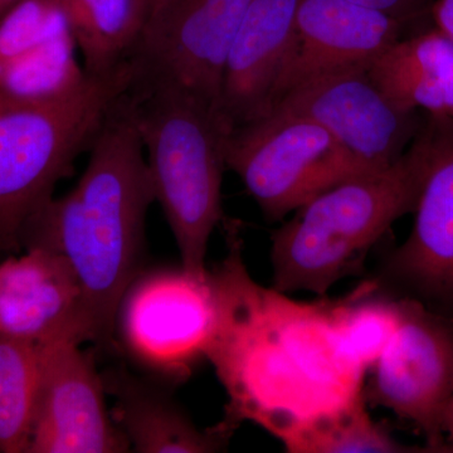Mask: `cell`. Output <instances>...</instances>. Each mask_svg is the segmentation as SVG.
<instances>
[{
    "instance_id": "cell-11",
    "label": "cell",
    "mask_w": 453,
    "mask_h": 453,
    "mask_svg": "<svg viewBox=\"0 0 453 453\" xmlns=\"http://www.w3.org/2000/svg\"><path fill=\"white\" fill-rule=\"evenodd\" d=\"M421 133L427 165L412 232L372 281L381 291L453 314V118L426 113Z\"/></svg>"
},
{
    "instance_id": "cell-24",
    "label": "cell",
    "mask_w": 453,
    "mask_h": 453,
    "mask_svg": "<svg viewBox=\"0 0 453 453\" xmlns=\"http://www.w3.org/2000/svg\"><path fill=\"white\" fill-rule=\"evenodd\" d=\"M434 28L453 41V0H436L431 9Z\"/></svg>"
},
{
    "instance_id": "cell-26",
    "label": "cell",
    "mask_w": 453,
    "mask_h": 453,
    "mask_svg": "<svg viewBox=\"0 0 453 453\" xmlns=\"http://www.w3.org/2000/svg\"><path fill=\"white\" fill-rule=\"evenodd\" d=\"M165 2L166 0H138L140 8H142V14L145 17V26Z\"/></svg>"
},
{
    "instance_id": "cell-4",
    "label": "cell",
    "mask_w": 453,
    "mask_h": 453,
    "mask_svg": "<svg viewBox=\"0 0 453 453\" xmlns=\"http://www.w3.org/2000/svg\"><path fill=\"white\" fill-rule=\"evenodd\" d=\"M136 122L159 203L192 275H208V244L225 220L226 148L231 129L219 113L180 89L134 86Z\"/></svg>"
},
{
    "instance_id": "cell-14",
    "label": "cell",
    "mask_w": 453,
    "mask_h": 453,
    "mask_svg": "<svg viewBox=\"0 0 453 453\" xmlns=\"http://www.w3.org/2000/svg\"><path fill=\"white\" fill-rule=\"evenodd\" d=\"M0 334L38 347L91 342L81 283L64 256L32 247L0 262Z\"/></svg>"
},
{
    "instance_id": "cell-18",
    "label": "cell",
    "mask_w": 453,
    "mask_h": 453,
    "mask_svg": "<svg viewBox=\"0 0 453 453\" xmlns=\"http://www.w3.org/2000/svg\"><path fill=\"white\" fill-rule=\"evenodd\" d=\"M88 74L110 73L129 59L144 31L138 0H62Z\"/></svg>"
},
{
    "instance_id": "cell-12",
    "label": "cell",
    "mask_w": 453,
    "mask_h": 453,
    "mask_svg": "<svg viewBox=\"0 0 453 453\" xmlns=\"http://www.w3.org/2000/svg\"><path fill=\"white\" fill-rule=\"evenodd\" d=\"M41 348V380L27 453H122L130 446L112 419L105 384L81 344Z\"/></svg>"
},
{
    "instance_id": "cell-7",
    "label": "cell",
    "mask_w": 453,
    "mask_h": 453,
    "mask_svg": "<svg viewBox=\"0 0 453 453\" xmlns=\"http://www.w3.org/2000/svg\"><path fill=\"white\" fill-rule=\"evenodd\" d=\"M398 305L395 335L366 372L365 402L411 423L427 452H445L441 426L453 395V314L408 296H398Z\"/></svg>"
},
{
    "instance_id": "cell-15",
    "label": "cell",
    "mask_w": 453,
    "mask_h": 453,
    "mask_svg": "<svg viewBox=\"0 0 453 453\" xmlns=\"http://www.w3.org/2000/svg\"><path fill=\"white\" fill-rule=\"evenodd\" d=\"M300 0H252L229 50L220 116L229 129L266 115L294 37Z\"/></svg>"
},
{
    "instance_id": "cell-21",
    "label": "cell",
    "mask_w": 453,
    "mask_h": 453,
    "mask_svg": "<svg viewBox=\"0 0 453 453\" xmlns=\"http://www.w3.org/2000/svg\"><path fill=\"white\" fill-rule=\"evenodd\" d=\"M333 314L342 339L369 371L398 326V296L380 290L371 280L348 296L333 300Z\"/></svg>"
},
{
    "instance_id": "cell-16",
    "label": "cell",
    "mask_w": 453,
    "mask_h": 453,
    "mask_svg": "<svg viewBox=\"0 0 453 453\" xmlns=\"http://www.w3.org/2000/svg\"><path fill=\"white\" fill-rule=\"evenodd\" d=\"M368 74L396 105L453 118V41L437 28L395 42Z\"/></svg>"
},
{
    "instance_id": "cell-10",
    "label": "cell",
    "mask_w": 453,
    "mask_h": 453,
    "mask_svg": "<svg viewBox=\"0 0 453 453\" xmlns=\"http://www.w3.org/2000/svg\"><path fill=\"white\" fill-rule=\"evenodd\" d=\"M216 320L210 271L198 277L180 266L136 277L122 300L116 326L142 365L181 378L205 359Z\"/></svg>"
},
{
    "instance_id": "cell-13",
    "label": "cell",
    "mask_w": 453,
    "mask_h": 453,
    "mask_svg": "<svg viewBox=\"0 0 453 453\" xmlns=\"http://www.w3.org/2000/svg\"><path fill=\"white\" fill-rule=\"evenodd\" d=\"M405 25L353 0H300L271 109L286 91L319 74L368 67L401 40Z\"/></svg>"
},
{
    "instance_id": "cell-1",
    "label": "cell",
    "mask_w": 453,
    "mask_h": 453,
    "mask_svg": "<svg viewBox=\"0 0 453 453\" xmlns=\"http://www.w3.org/2000/svg\"><path fill=\"white\" fill-rule=\"evenodd\" d=\"M226 253L210 271L217 320L205 359L228 403L219 425L252 422L286 445L310 423L365 396V366L342 339L333 300L303 303L259 285L237 220H223Z\"/></svg>"
},
{
    "instance_id": "cell-20",
    "label": "cell",
    "mask_w": 453,
    "mask_h": 453,
    "mask_svg": "<svg viewBox=\"0 0 453 453\" xmlns=\"http://www.w3.org/2000/svg\"><path fill=\"white\" fill-rule=\"evenodd\" d=\"M365 396L338 412L310 423L288 441L290 453L427 452L425 446L398 442L389 429L372 421Z\"/></svg>"
},
{
    "instance_id": "cell-19",
    "label": "cell",
    "mask_w": 453,
    "mask_h": 453,
    "mask_svg": "<svg viewBox=\"0 0 453 453\" xmlns=\"http://www.w3.org/2000/svg\"><path fill=\"white\" fill-rule=\"evenodd\" d=\"M41 380V348L0 334V453H27Z\"/></svg>"
},
{
    "instance_id": "cell-8",
    "label": "cell",
    "mask_w": 453,
    "mask_h": 453,
    "mask_svg": "<svg viewBox=\"0 0 453 453\" xmlns=\"http://www.w3.org/2000/svg\"><path fill=\"white\" fill-rule=\"evenodd\" d=\"M251 2L166 0L129 57L133 85L180 89L220 115L226 58Z\"/></svg>"
},
{
    "instance_id": "cell-22",
    "label": "cell",
    "mask_w": 453,
    "mask_h": 453,
    "mask_svg": "<svg viewBox=\"0 0 453 453\" xmlns=\"http://www.w3.org/2000/svg\"><path fill=\"white\" fill-rule=\"evenodd\" d=\"M65 28L62 0H22L0 19V73Z\"/></svg>"
},
{
    "instance_id": "cell-25",
    "label": "cell",
    "mask_w": 453,
    "mask_h": 453,
    "mask_svg": "<svg viewBox=\"0 0 453 453\" xmlns=\"http://www.w3.org/2000/svg\"><path fill=\"white\" fill-rule=\"evenodd\" d=\"M441 428H442L443 442H445V452H453V395L446 405Z\"/></svg>"
},
{
    "instance_id": "cell-23",
    "label": "cell",
    "mask_w": 453,
    "mask_h": 453,
    "mask_svg": "<svg viewBox=\"0 0 453 453\" xmlns=\"http://www.w3.org/2000/svg\"><path fill=\"white\" fill-rule=\"evenodd\" d=\"M353 2L377 9L405 23L412 22L417 17L421 16L427 4V0H353Z\"/></svg>"
},
{
    "instance_id": "cell-17",
    "label": "cell",
    "mask_w": 453,
    "mask_h": 453,
    "mask_svg": "<svg viewBox=\"0 0 453 453\" xmlns=\"http://www.w3.org/2000/svg\"><path fill=\"white\" fill-rule=\"evenodd\" d=\"M111 416L127 438L130 451L139 453H210L222 451L232 432L217 425L196 427L192 419L160 390L131 377H118Z\"/></svg>"
},
{
    "instance_id": "cell-6",
    "label": "cell",
    "mask_w": 453,
    "mask_h": 453,
    "mask_svg": "<svg viewBox=\"0 0 453 453\" xmlns=\"http://www.w3.org/2000/svg\"><path fill=\"white\" fill-rule=\"evenodd\" d=\"M226 164L270 222L360 177L329 131L306 116L280 110L234 127L226 140Z\"/></svg>"
},
{
    "instance_id": "cell-3",
    "label": "cell",
    "mask_w": 453,
    "mask_h": 453,
    "mask_svg": "<svg viewBox=\"0 0 453 453\" xmlns=\"http://www.w3.org/2000/svg\"><path fill=\"white\" fill-rule=\"evenodd\" d=\"M426 165L419 129L388 168L336 184L297 208L271 238L273 288L325 297L340 280L362 273L372 247L416 210Z\"/></svg>"
},
{
    "instance_id": "cell-27",
    "label": "cell",
    "mask_w": 453,
    "mask_h": 453,
    "mask_svg": "<svg viewBox=\"0 0 453 453\" xmlns=\"http://www.w3.org/2000/svg\"><path fill=\"white\" fill-rule=\"evenodd\" d=\"M22 0H0V19L8 13L11 9L16 7Z\"/></svg>"
},
{
    "instance_id": "cell-5",
    "label": "cell",
    "mask_w": 453,
    "mask_h": 453,
    "mask_svg": "<svg viewBox=\"0 0 453 453\" xmlns=\"http://www.w3.org/2000/svg\"><path fill=\"white\" fill-rule=\"evenodd\" d=\"M131 82L127 59L55 100L0 105V251L22 250L27 223L91 149Z\"/></svg>"
},
{
    "instance_id": "cell-9",
    "label": "cell",
    "mask_w": 453,
    "mask_h": 453,
    "mask_svg": "<svg viewBox=\"0 0 453 453\" xmlns=\"http://www.w3.org/2000/svg\"><path fill=\"white\" fill-rule=\"evenodd\" d=\"M297 113L324 127L347 151L359 175L380 172L407 151L421 129V111L396 105L368 67L319 74L286 91L270 111Z\"/></svg>"
},
{
    "instance_id": "cell-2",
    "label": "cell",
    "mask_w": 453,
    "mask_h": 453,
    "mask_svg": "<svg viewBox=\"0 0 453 453\" xmlns=\"http://www.w3.org/2000/svg\"><path fill=\"white\" fill-rule=\"evenodd\" d=\"M88 151L76 186L32 217L20 243L70 262L81 283L91 342L105 344L125 294L140 275L146 216L155 202L130 88Z\"/></svg>"
}]
</instances>
